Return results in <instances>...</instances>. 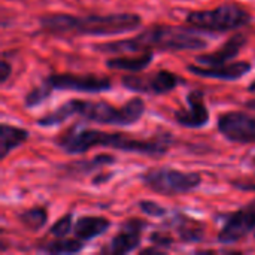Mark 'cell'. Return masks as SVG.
<instances>
[{"instance_id": "cell-6", "label": "cell", "mask_w": 255, "mask_h": 255, "mask_svg": "<svg viewBox=\"0 0 255 255\" xmlns=\"http://www.w3.org/2000/svg\"><path fill=\"white\" fill-rule=\"evenodd\" d=\"M145 187L161 196H179L194 191L202 184V175L197 172H182L172 167L149 169L140 176Z\"/></svg>"}, {"instance_id": "cell-4", "label": "cell", "mask_w": 255, "mask_h": 255, "mask_svg": "<svg viewBox=\"0 0 255 255\" xmlns=\"http://www.w3.org/2000/svg\"><path fill=\"white\" fill-rule=\"evenodd\" d=\"M73 115H79L85 121L109 126H131L145 114V102L140 97H133L121 108H115L108 102H90L73 99L69 100Z\"/></svg>"}, {"instance_id": "cell-2", "label": "cell", "mask_w": 255, "mask_h": 255, "mask_svg": "<svg viewBox=\"0 0 255 255\" xmlns=\"http://www.w3.org/2000/svg\"><path fill=\"white\" fill-rule=\"evenodd\" d=\"M208 46V42L185 30L175 25H152L142 33L130 39L96 43L91 48L100 54H124V52H140V51H164V52H179V51H197Z\"/></svg>"}, {"instance_id": "cell-16", "label": "cell", "mask_w": 255, "mask_h": 255, "mask_svg": "<svg viewBox=\"0 0 255 255\" xmlns=\"http://www.w3.org/2000/svg\"><path fill=\"white\" fill-rule=\"evenodd\" d=\"M28 130L9 126V124H1L0 126V157L4 160L13 149L21 146L27 139H28Z\"/></svg>"}, {"instance_id": "cell-23", "label": "cell", "mask_w": 255, "mask_h": 255, "mask_svg": "<svg viewBox=\"0 0 255 255\" xmlns=\"http://www.w3.org/2000/svg\"><path fill=\"white\" fill-rule=\"evenodd\" d=\"M72 229H73V215L67 214L52 224V227L49 229V233L54 238H66L72 232Z\"/></svg>"}, {"instance_id": "cell-24", "label": "cell", "mask_w": 255, "mask_h": 255, "mask_svg": "<svg viewBox=\"0 0 255 255\" xmlns=\"http://www.w3.org/2000/svg\"><path fill=\"white\" fill-rule=\"evenodd\" d=\"M139 208L145 215L154 217V218H161V217H164L167 214L166 208H163L161 205H158V203H155L152 200H140Z\"/></svg>"}, {"instance_id": "cell-7", "label": "cell", "mask_w": 255, "mask_h": 255, "mask_svg": "<svg viewBox=\"0 0 255 255\" xmlns=\"http://www.w3.org/2000/svg\"><path fill=\"white\" fill-rule=\"evenodd\" d=\"M178 75L169 70H158L157 73H151L148 76H136V75H126L121 79V85L126 90L134 93H145V94H167L173 91L179 84H182Z\"/></svg>"}, {"instance_id": "cell-3", "label": "cell", "mask_w": 255, "mask_h": 255, "mask_svg": "<svg viewBox=\"0 0 255 255\" xmlns=\"http://www.w3.org/2000/svg\"><path fill=\"white\" fill-rule=\"evenodd\" d=\"M137 13H108V15H69L54 13L40 18V25L49 33L75 36H117L140 27Z\"/></svg>"}, {"instance_id": "cell-20", "label": "cell", "mask_w": 255, "mask_h": 255, "mask_svg": "<svg viewBox=\"0 0 255 255\" xmlns=\"http://www.w3.org/2000/svg\"><path fill=\"white\" fill-rule=\"evenodd\" d=\"M19 223L30 232H39L45 227L48 221V211L45 208L36 206L31 209H27L18 215Z\"/></svg>"}, {"instance_id": "cell-22", "label": "cell", "mask_w": 255, "mask_h": 255, "mask_svg": "<svg viewBox=\"0 0 255 255\" xmlns=\"http://www.w3.org/2000/svg\"><path fill=\"white\" fill-rule=\"evenodd\" d=\"M52 91H54L52 85L45 79L40 85L34 87L30 93H27V96L24 97V106L31 109V108H36V106L42 105L51 96Z\"/></svg>"}, {"instance_id": "cell-10", "label": "cell", "mask_w": 255, "mask_h": 255, "mask_svg": "<svg viewBox=\"0 0 255 255\" xmlns=\"http://www.w3.org/2000/svg\"><path fill=\"white\" fill-rule=\"evenodd\" d=\"M46 81L52 85L54 90L61 91H79V93H105L112 88L109 78H100L96 75H70L58 73L51 75Z\"/></svg>"}, {"instance_id": "cell-25", "label": "cell", "mask_w": 255, "mask_h": 255, "mask_svg": "<svg viewBox=\"0 0 255 255\" xmlns=\"http://www.w3.org/2000/svg\"><path fill=\"white\" fill-rule=\"evenodd\" d=\"M149 242L154 247H158V248H170L175 244L173 238L167 232H154L149 236Z\"/></svg>"}, {"instance_id": "cell-11", "label": "cell", "mask_w": 255, "mask_h": 255, "mask_svg": "<svg viewBox=\"0 0 255 255\" xmlns=\"http://www.w3.org/2000/svg\"><path fill=\"white\" fill-rule=\"evenodd\" d=\"M148 227V223L139 218H128L121 226L118 233L112 238L109 245L102 253L112 255L130 254L140 247L142 233Z\"/></svg>"}, {"instance_id": "cell-27", "label": "cell", "mask_w": 255, "mask_h": 255, "mask_svg": "<svg viewBox=\"0 0 255 255\" xmlns=\"http://www.w3.org/2000/svg\"><path fill=\"white\" fill-rule=\"evenodd\" d=\"M114 178V173H99V175H96L94 178H93V184L94 185H100V184H103V182H108L109 179H112Z\"/></svg>"}, {"instance_id": "cell-14", "label": "cell", "mask_w": 255, "mask_h": 255, "mask_svg": "<svg viewBox=\"0 0 255 255\" xmlns=\"http://www.w3.org/2000/svg\"><path fill=\"white\" fill-rule=\"evenodd\" d=\"M248 39L245 34L242 33H236L235 36H232L220 49L211 52V54H203V55H197L196 61L199 64H205V66H220L224 63L232 61L233 58H236L239 55V52L245 48Z\"/></svg>"}, {"instance_id": "cell-30", "label": "cell", "mask_w": 255, "mask_h": 255, "mask_svg": "<svg viewBox=\"0 0 255 255\" xmlns=\"http://www.w3.org/2000/svg\"><path fill=\"white\" fill-rule=\"evenodd\" d=\"M253 163H254V166H255V157H254V160H253Z\"/></svg>"}, {"instance_id": "cell-5", "label": "cell", "mask_w": 255, "mask_h": 255, "mask_svg": "<svg viewBox=\"0 0 255 255\" xmlns=\"http://www.w3.org/2000/svg\"><path fill=\"white\" fill-rule=\"evenodd\" d=\"M185 21L200 30L208 31H232L248 25L253 21L251 13L239 4H221L215 9L193 10Z\"/></svg>"}, {"instance_id": "cell-31", "label": "cell", "mask_w": 255, "mask_h": 255, "mask_svg": "<svg viewBox=\"0 0 255 255\" xmlns=\"http://www.w3.org/2000/svg\"><path fill=\"white\" fill-rule=\"evenodd\" d=\"M254 238H255V232H254Z\"/></svg>"}, {"instance_id": "cell-9", "label": "cell", "mask_w": 255, "mask_h": 255, "mask_svg": "<svg viewBox=\"0 0 255 255\" xmlns=\"http://www.w3.org/2000/svg\"><path fill=\"white\" fill-rule=\"evenodd\" d=\"M218 131L235 143H255V115L247 112H226L218 117Z\"/></svg>"}, {"instance_id": "cell-12", "label": "cell", "mask_w": 255, "mask_h": 255, "mask_svg": "<svg viewBox=\"0 0 255 255\" xmlns=\"http://www.w3.org/2000/svg\"><path fill=\"white\" fill-rule=\"evenodd\" d=\"M188 106L173 114L175 121L187 128H202L209 123V111L205 103V94L200 90H191L187 94Z\"/></svg>"}, {"instance_id": "cell-29", "label": "cell", "mask_w": 255, "mask_h": 255, "mask_svg": "<svg viewBox=\"0 0 255 255\" xmlns=\"http://www.w3.org/2000/svg\"><path fill=\"white\" fill-rule=\"evenodd\" d=\"M248 91H250V93H255V79L253 81V82H251V84H250V87H248Z\"/></svg>"}, {"instance_id": "cell-8", "label": "cell", "mask_w": 255, "mask_h": 255, "mask_svg": "<svg viewBox=\"0 0 255 255\" xmlns=\"http://www.w3.org/2000/svg\"><path fill=\"white\" fill-rule=\"evenodd\" d=\"M255 232V199L226 217L221 232L218 233V242L223 245H233L241 239Z\"/></svg>"}, {"instance_id": "cell-19", "label": "cell", "mask_w": 255, "mask_h": 255, "mask_svg": "<svg viewBox=\"0 0 255 255\" xmlns=\"http://www.w3.org/2000/svg\"><path fill=\"white\" fill-rule=\"evenodd\" d=\"M115 157L109 155V154H100L96 155L91 160H84V161H76V163H70L66 169L72 173V175H88L93 173L105 166H111L115 163Z\"/></svg>"}, {"instance_id": "cell-26", "label": "cell", "mask_w": 255, "mask_h": 255, "mask_svg": "<svg viewBox=\"0 0 255 255\" xmlns=\"http://www.w3.org/2000/svg\"><path fill=\"white\" fill-rule=\"evenodd\" d=\"M10 72H12V66L7 61L1 60L0 61V82L1 84H6V81L10 76Z\"/></svg>"}, {"instance_id": "cell-18", "label": "cell", "mask_w": 255, "mask_h": 255, "mask_svg": "<svg viewBox=\"0 0 255 255\" xmlns=\"http://www.w3.org/2000/svg\"><path fill=\"white\" fill-rule=\"evenodd\" d=\"M173 224L176 226L179 239L185 244L199 242L205 236V227L200 223H197L193 218H188L185 215H176L173 218Z\"/></svg>"}, {"instance_id": "cell-13", "label": "cell", "mask_w": 255, "mask_h": 255, "mask_svg": "<svg viewBox=\"0 0 255 255\" xmlns=\"http://www.w3.org/2000/svg\"><path fill=\"white\" fill-rule=\"evenodd\" d=\"M187 70L200 76V78H211V79H221V81H238L244 78L247 73L253 70V64L248 61H236L230 64H220V66H208L203 67L190 64Z\"/></svg>"}, {"instance_id": "cell-21", "label": "cell", "mask_w": 255, "mask_h": 255, "mask_svg": "<svg viewBox=\"0 0 255 255\" xmlns=\"http://www.w3.org/2000/svg\"><path fill=\"white\" fill-rule=\"evenodd\" d=\"M84 242L82 241H72V239H64V238H57V241L48 242L42 251L48 254H78L84 250Z\"/></svg>"}, {"instance_id": "cell-28", "label": "cell", "mask_w": 255, "mask_h": 255, "mask_svg": "<svg viewBox=\"0 0 255 255\" xmlns=\"http://www.w3.org/2000/svg\"><path fill=\"white\" fill-rule=\"evenodd\" d=\"M244 105H245V108H248V109H251V111H255V99H253V100H247Z\"/></svg>"}, {"instance_id": "cell-1", "label": "cell", "mask_w": 255, "mask_h": 255, "mask_svg": "<svg viewBox=\"0 0 255 255\" xmlns=\"http://www.w3.org/2000/svg\"><path fill=\"white\" fill-rule=\"evenodd\" d=\"M172 143L170 134L157 136L154 139H134L124 133H106L102 130L75 126L55 137V145L69 155L85 154L94 146H109L124 152H133L149 157L164 155Z\"/></svg>"}, {"instance_id": "cell-17", "label": "cell", "mask_w": 255, "mask_h": 255, "mask_svg": "<svg viewBox=\"0 0 255 255\" xmlns=\"http://www.w3.org/2000/svg\"><path fill=\"white\" fill-rule=\"evenodd\" d=\"M154 58V54L151 51H145L142 55L137 57H115L106 60V67L115 69V70H126V72H140L146 69Z\"/></svg>"}, {"instance_id": "cell-15", "label": "cell", "mask_w": 255, "mask_h": 255, "mask_svg": "<svg viewBox=\"0 0 255 255\" xmlns=\"http://www.w3.org/2000/svg\"><path fill=\"white\" fill-rule=\"evenodd\" d=\"M111 227V221L103 217H81L73 224L75 236L82 242H90L105 235Z\"/></svg>"}]
</instances>
